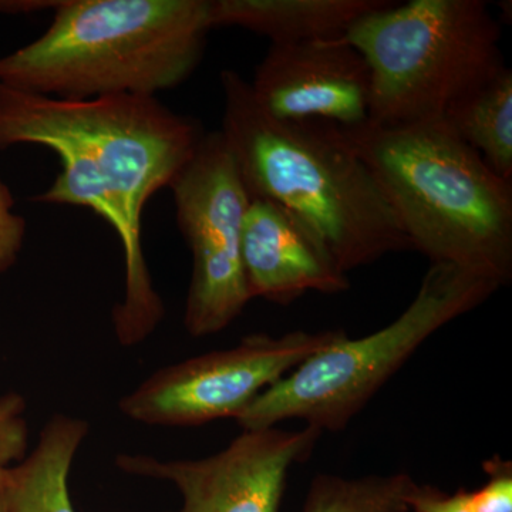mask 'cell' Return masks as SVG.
<instances>
[{"label":"cell","instance_id":"obj_13","mask_svg":"<svg viewBox=\"0 0 512 512\" xmlns=\"http://www.w3.org/2000/svg\"><path fill=\"white\" fill-rule=\"evenodd\" d=\"M87 434L89 424L80 417H50L36 447L15 466L6 467L9 512H76L69 477Z\"/></svg>","mask_w":512,"mask_h":512},{"label":"cell","instance_id":"obj_17","mask_svg":"<svg viewBox=\"0 0 512 512\" xmlns=\"http://www.w3.org/2000/svg\"><path fill=\"white\" fill-rule=\"evenodd\" d=\"M488 480L470 493L474 512H512V463L494 456L483 464Z\"/></svg>","mask_w":512,"mask_h":512},{"label":"cell","instance_id":"obj_18","mask_svg":"<svg viewBox=\"0 0 512 512\" xmlns=\"http://www.w3.org/2000/svg\"><path fill=\"white\" fill-rule=\"evenodd\" d=\"M13 197L0 180V274L18 261L26 237V221L13 211Z\"/></svg>","mask_w":512,"mask_h":512},{"label":"cell","instance_id":"obj_6","mask_svg":"<svg viewBox=\"0 0 512 512\" xmlns=\"http://www.w3.org/2000/svg\"><path fill=\"white\" fill-rule=\"evenodd\" d=\"M498 289L457 266L431 264L399 318L362 338L340 333L259 394L235 420L242 430L268 429L288 420H301L320 433L345 430L424 342Z\"/></svg>","mask_w":512,"mask_h":512},{"label":"cell","instance_id":"obj_15","mask_svg":"<svg viewBox=\"0 0 512 512\" xmlns=\"http://www.w3.org/2000/svg\"><path fill=\"white\" fill-rule=\"evenodd\" d=\"M417 485L406 473L357 478L319 474L302 512H409Z\"/></svg>","mask_w":512,"mask_h":512},{"label":"cell","instance_id":"obj_12","mask_svg":"<svg viewBox=\"0 0 512 512\" xmlns=\"http://www.w3.org/2000/svg\"><path fill=\"white\" fill-rule=\"evenodd\" d=\"M386 0H211V28L238 26L271 45L339 39Z\"/></svg>","mask_w":512,"mask_h":512},{"label":"cell","instance_id":"obj_5","mask_svg":"<svg viewBox=\"0 0 512 512\" xmlns=\"http://www.w3.org/2000/svg\"><path fill=\"white\" fill-rule=\"evenodd\" d=\"M500 25L483 0L390 2L343 36L370 72L369 121L383 126L441 119L500 72Z\"/></svg>","mask_w":512,"mask_h":512},{"label":"cell","instance_id":"obj_11","mask_svg":"<svg viewBox=\"0 0 512 512\" xmlns=\"http://www.w3.org/2000/svg\"><path fill=\"white\" fill-rule=\"evenodd\" d=\"M242 265L251 299L288 305L308 292L349 291L325 242L298 215L252 198L242 228Z\"/></svg>","mask_w":512,"mask_h":512},{"label":"cell","instance_id":"obj_9","mask_svg":"<svg viewBox=\"0 0 512 512\" xmlns=\"http://www.w3.org/2000/svg\"><path fill=\"white\" fill-rule=\"evenodd\" d=\"M320 436L308 426L242 430L210 457L160 460L120 454L116 466L130 476L174 484L183 498L175 512H279L289 471L311 456Z\"/></svg>","mask_w":512,"mask_h":512},{"label":"cell","instance_id":"obj_10","mask_svg":"<svg viewBox=\"0 0 512 512\" xmlns=\"http://www.w3.org/2000/svg\"><path fill=\"white\" fill-rule=\"evenodd\" d=\"M249 86L278 119L343 127L369 119V67L343 37L271 45Z\"/></svg>","mask_w":512,"mask_h":512},{"label":"cell","instance_id":"obj_2","mask_svg":"<svg viewBox=\"0 0 512 512\" xmlns=\"http://www.w3.org/2000/svg\"><path fill=\"white\" fill-rule=\"evenodd\" d=\"M220 79V131L252 198L298 215L345 274L412 249L372 170L336 124L278 119L241 74L224 70Z\"/></svg>","mask_w":512,"mask_h":512},{"label":"cell","instance_id":"obj_20","mask_svg":"<svg viewBox=\"0 0 512 512\" xmlns=\"http://www.w3.org/2000/svg\"><path fill=\"white\" fill-rule=\"evenodd\" d=\"M0 512H9L6 501V467H0Z\"/></svg>","mask_w":512,"mask_h":512},{"label":"cell","instance_id":"obj_7","mask_svg":"<svg viewBox=\"0 0 512 512\" xmlns=\"http://www.w3.org/2000/svg\"><path fill=\"white\" fill-rule=\"evenodd\" d=\"M192 255L184 326L194 338L227 329L252 301L242 265L251 195L221 131L204 134L168 185Z\"/></svg>","mask_w":512,"mask_h":512},{"label":"cell","instance_id":"obj_3","mask_svg":"<svg viewBox=\"0 0 512 512\" xmlns=\"http://www.w3.org/2000/svg\"><path fill=\"white\" fill-rule=\"evenodd\" d=\"M336 127L372 170L410 248L500 288L511 281V181L446 121Z\"/></svg>","mask_w":512,"mask_h":512},{"label":"cell","instance_id":"obj_4","mask_svg":"<svg viewBox=\"0 0 512 512\" xmlns=\"http://www.w3.org/2000/svg\"><path fill=\"white\" fill-rule=\"evenodd\" d=\"M211 0H60L32 43L0 57V84L63 100L150 96L197 69Z\"/></svg>","mask_w":512,"mask_h":512},{"label":"cell","instance_id":"obj_1","mask_svg":"<svg viewBox=\"0 0 512 512\" xmlns=\"http://www.w3.org/2000/svg\"><path fill=\"white\" fill-rule=\"evenodd\" d=\"M202 136L195 121L157 97L63 100L0 84V150L63 140L83 151L109 185L124 222V295L111 312L124 348L150 338L165 316L144 255V210L180 173Z\"/></svg>","mask_w":512,"mask_h":512},{"label":"cell","instance_id":"obj_16","mask_svg":"<svg viewBox=\"0 0 512 512\" xmlns=\"http://www.w3.org/2000/svg\"><path fill=\"white\" fill-rule=\"evenodd\" d=\"M26 402L18 393L0 397V467L15 466L28 454Z\"/></svg>","mask_w":512,"mask_h":512},{"label":"cell","instance_id":"obj_14","mask_svg":"<svg viewBox=\"0 0 512 512\" xmlns=\"http://www.w3.org/2000/svg\"><path fill=\"white\" fill-rule=\"evenodd\" d=\"M488 167L512 180V72L504 66L454 101L441 117Z\"/></svg>","mask_w":512,"mask_h":512},{"label":"cell","instance_id":"obj_19","mask_svg":"<svg viewBox=\"0 0 512 512\" xmlns=\"http://www.w3.org/2000/svg\"><path fill=\"white\" fill-rule=\"evenodd\" d=\"M409 504L410 511L414 512H474L467 491L458 490L450 495L429 485H417Z\"/></svg>","mask_w":512,"mask_h":512},{"label":"cell","instance_id":"obj_8","mask_svg":"<svg viewBox=\"0 0 512 512\" xmlns=\"http://www.w3.org/2000/svg\"><path fill=\"white\" fill-rule=\"evenodd\" d=\"M340 330L245 336L157 370L119 402L128 420L147 426L195 427L239 414L272 384L339 338Z\"/></svg>","mask_w":512,"mask_h":512}]
</instances>
